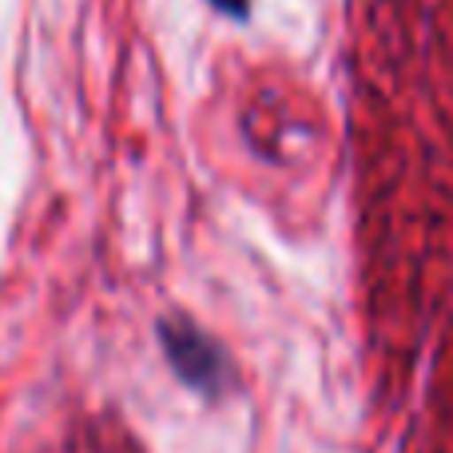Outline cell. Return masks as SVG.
<instances>
[{
	"label": "cell",
	"mask_w": 453,
	"mask_h": 453,
	"mask_svg": "<svg viewBox=\"0 0 453 453\" xmlns=\"http://www.w3.org/2000/svg\"><path fill=\"white\" fill-rule=\"evenodd\" d=\"M366 255L453 287V0H362Z\"/></svg>",
	"instance_id": "1"
}]
</instances>
